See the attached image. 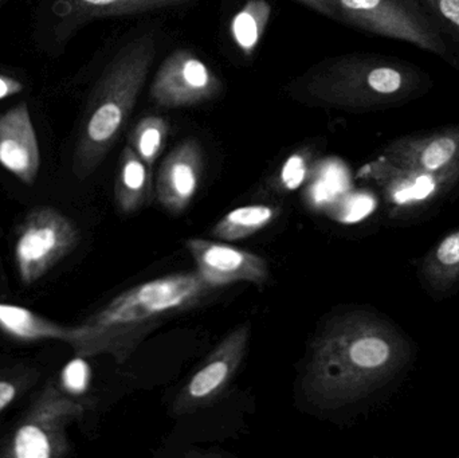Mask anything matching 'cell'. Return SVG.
<instances>
[{
	"label": "cell",
	"mask_w": 459,
	"mask_h": 458,
	"mask_svg": "<svg viewBox=\"0 0 459 458\" xmlns=\"http://www.w3.org/2000/svg\"><path fill=\"white\" fill-rule=\"evenodd\" d=\"M359 177L374 182L395 212L420 209L450 194L449 188L437 177L396 169L380 158L361 167Z\"/></svg>",
	"instance_id": "cell-13"
},
{
	"label": "cell",
	"mask_w": 459,
	"mask_h": 458,
	"mask_svg": "<svg viewBox=\"0 0 459 458\" xmlns=\"http://www.w3.org/2000/svg\"><path fill=\"white\" fill-rule=\"evenodd\" d=\"M23 91V83L11 75L0 74V99L15 96Z\"/></svg>",
	"instance_id": "cell-26"
},
{
	"label": "cell",
	"mask_w": 459,
	"mask_h": 458,
	"mask_svg": "<svg viewBox=\"0 0 459 458\" xmlns=\"http://www.w3.org/2000/svg\"><path fill=\"white\" fill-rule=\"evenodd\" d=\"M431 88L430 75L409 62L351 54L310 67L288 91L310 107L374 112L409 104Z\"/></svg>",
	"instance_id": "cell-3"
},
{
	"label": "cell",
	"mask_w": 459,
	"mask_h": 458,
	"mask_svg": "<svg viewBox=\"0 0 459 458\" xmlns=\"http://www.w3.org/2000/svg\"><path fill=\"white\" fill-rule=\"evenodd\" d=\"M307 160L305 155L291 156L290 160L283 167L281 172V183L288 190L299 187L307 175Z\"/></svg>",
	"instance_id": "cell-24"
},
{
	"label": "cell",
	"mask_w": 459,
	"mask_h": 458,
	"mask_svg": "<svg viewBox=\"0 0 459 458\" xmlns=\"http://www.w3.org/2000/svg\"><path fill=\"white\" fill-rule=\"evenodd\" d=\"M299 2L312 8V10L317 11V13H323V15L328 16V18L336 19L337 21L334 0H299Z\"/></svg>",
	"instance_id": "cell-27"
},
{
	"label": "cell",
	"mask_w": 459,
	"mask_h": 458,
	"mask_svg": "<svg viewBox=\"0 0 459 458\" xmlns=\"http://www.w3.org/2000/svg\"><path fill=\"white\" fill-rule=\"evenodd\" d=\"M0 331L13 341H59L69 344L74 327L58 324L26 307L0 303Z\"/></svg>",
	"instance_id": "cell-17"
},
{
	"label": "cell",
	"mask_w": 459,
	"mask_h": 458,
	"mask_svg": "<svg viewBox=\"0 0 459 458\" xmlns=\"http://www.w3.org/2000/svg\"><path fill=\"white\" fill-rule=\"evenodd\" d=\"M379 158L396 169L430 175L455 190L459 185V124L394 139Z\"/></svg>",
	"instance_id": "cell-8"
},
{
	"label": "cell",
	"mask_w": 459,
	"mask_h": 458,
	"mask_svg": "<svg viewBox=\"0 0 459 458\" xmlns=\"http://www.w3.org/2000/svg\"><path fill=\"white\" fill-rule=\"evenodd\" d=\"M418 280L431 298L442 301L459 290V228L439 239L418 261Z\"/></svg>",
	"instance_id": "cell-15"
},
{
	"label": "cell",
	"mask_w": 459,
	"mask_h": 458,
	"mask_svg": "<svg viewBox=\"0 0 459 458\" xmlns=\"http://www.w3.org/2000/svg\"><path fill=\"white\" fill-rule=\"evenodd\" d=\"M222 91L218 75L188 50H177L164 59L156 72L150 97L167 109L195 107L215 99Z\"/></svg>",
	"instance_id": "cell-10"
},
{
	"label": "cell",
	"mask_w": 459,
	"mask_h": 458,
	"mask_svg": "<svg viewBox=\"0 0 459 458\" xmlns=\"http://www.w3.org/2000/svg\"><path fill=\"white\" fill-rule=\"evenodd\" d=\"M334 5L337 21L410 43L449 64V48L420 0H334Z\"/></svg>",
	"instance_id": "cell-5"
},
{
	"label": "cell",
	"mask_w": 459,
	"mask_h": 458,
	"mask_svg": "<svg viewBox=\"0 0 459 458\" xmlns=\"http://www.w3.org/2000/svg\"><path fill=\"white\" fill-rule=\"evenodd\" d=\"M217 290L196 271L142 282L75 325L69 344L80 357L110 355L126 363L153 331L204 306Z\"/></svg>",
	"instance_id": "cell-2"
},
{
	"label": "cell",
	"mask_w": 459,
	"mask_h": 458,
	"mask_svg": "<svg viewBox=\"0 0 459 458\" xmlns=\"http://www.w3.org/2000/svg\"><path fill=\"white\" fill-rule=\"evenodd\" d=\"M281 210L270 204H248L231 210L221 218L212 234L222 241H240L266 229L280 217Z\"/></svg>",
	"instance_id": "cell-19"
},
{
	"label": "cell",
	"mask_w": 459,
	"mask_h": 458,
	"mask_svg": "<svg viewBox=\"0 0 459 458\" xmlns=\"http://www.w3.org/2000/svg\"><path fill=\"white\" fill-rule=\"evenodd\" d=\"M191 0H61L64 11H59L62 26L73 30L91 19L109 16L136 15L163 8L179 7Z\"/></svg>",
	"instance_id": "cell-16"
},
{
	"label": "cell",
	"mask_w": 459,
	"mask_h": 458,
	"mask_svg": "<svg viewBox=\"0 0 459 458\" xmlns=\"http://www.w3.org/2000/svg\"><path fill=\"white\" fill-rule=\"evenodd\" d=\"M80 241L77 226L53 207L31 210L24 217L13 245L19 280L32 285L74 250Z\"/></svg>",
	"instance_id": "cell-6"
},
{
	"label": "cell",
	"mask_w": 459,
	"mask_h": 458,
	"mask_svg": "<svg viewBox=\"0 0 459 458\" xmlns=\"http://www.w3.org/2000/svg\"><path fill=\"white\" fill-rule=\"evenodd\" d=\"M169 132V125L166 118L147 116L132 129L128 136V145L152 169L153 164L163 152Z\"/></svg>",
	"instance_id": "cell-21"
},
{
	"label": "cell",
	"mask_w": 459,
	"mask_h": 458,
	"mask_svg": "<svg viewBox=\"0 0 459 458\" xmlns=\"http://www.w3.org/2000/svg\"><path fill=\"white\" fill-rule=\"evenodd\" d=\"M83 408L53 384L46 385L39 397L18 425L3 456L11 458H56L69 451L66 428L82 416Z\"/></svg>",
	"instance_id": "cell-7"
},
{
	"label": "cell",
	"mask_w": 459,
	"mask_h": 458,
	"mask_svg": "<svg viewBox=\"0 0 459 458\" xmlns=\"http://www.w3.org/2000/svg\"><path fill=\"white\" fill-rule=\"evenodd\" d=\"M441 32L453 67L459 69V0H420Z\"/></svg>",
	"instance_id": "cell-22"
},
{
	"label": "cell",
	"mask_w": 459,
	"mask_h": 458,
	"mask_svg": "<svg viewBox=\"0 0 459 458\" xmlns=\"http://www.w3.org/2000/svg\"><path fill=\"white\" fill-rule=\"evenodd\" d=\"M415 359L411 339L369 309L332 319L313 344L304 392L323 409L355 405L406 376Z\"/></svg>",
	"instance_id": "cell-1"
},
{
	"label": "cell",
	"mask_w": 459,
	"mask_h": 458,
	"mask_svg": "<svg viewBox=\"0 0 459 458\" xmlns=\"http://www.w3.org/2000/svg\"><path fill=\"white\" fill-rule=\"evenodd\" d=\"M186 247L195 261L196 272L217 288L235 282L264 285L270 271L264 258L239 247L204 238H190Z\"/></svg>",
	"instance_id": "cell-11"
},
{
	"label": "cell",
	"mask_w": 459,
	"mask_h": 458,
	"mask_svg": "<svg viewBox=\"0 0 459 458\" xmlns=\"http://www.w3.org/2000/svg\"><path fill=\"white\" fill-rule=\"evenodd\" d=\"M0 166L24 185L37 180L40 151L26 102L0 115Z\"/></svg>",
	"instance_id": "cell-14"
},
{
	"label": "cell",
	"mask_w": 459,
	"mask_h": 458,
	"mask_svg": "<svg viewBox=\"0 0 459 458\" xmlns=\"http://www.w3.org/2000/svg\"><path fill=\"white\" fill-rule=\"evenodd\" d=\"M248 339L250 328L248 325H240L221 341L220 346L180 389L172 405L175 416H190L209 408L225 393L242 365Z\"/></svg>",
	"instance_id": "cell-9"
},
{
	"label": "cell",
	"mask_w": 459,
	"mask_h": 458,
	"mask_svg": "<svg viewBox=\"0 0 459 458\" xmlns=\"http://www.w3.org/2000/svg\"><path fill=\"white\" fill-rule=\"evenodd\" d=\"M23 379L18 376L4 374L0 376V413L4 411L8 406L13 405V401L19 397L22 392Z\"/></svg>",
	"instance_id": "cell-25"
},
{
	"label": "cell",
	"mask_w": 459,
	"mask_h": 458,
	"mask_svg": "<svg viewBox=\"0 0 459 458\" xmlns=\"http://www.w3.org/2000/svg\"><path fill=\"white\" fill-rule=\"evenodd\" d=\"M204 175V151L195 139L183 140L169 153L156 179L159 204L174 215L182 214L198 194Z\"/></svg>",
	"instance_id": "cell-12"
},
{
	"label": "cell",
	"mask_w": 459,
	"mask_h": 458,
	"mask_svg": "<svg viewBox=\"0 0 459 458\" xmlns=\"http://www.w3.org/2000/svg\"><path fill=\"white\" fill-rule=\"evenodd\" d=\"M91 371L85 358L77 355L62 368L61 390L67 395H82L91 385Z\"/></svg>",
	"instance_id": "cell-23"
},
{
	"label": "cell",
	"mask_w": 459,
	"mask_h": 458,
	"mask_svg": "<svg viewBox=\"0 0 459 458\" xmlns=\"http://www.w3.org/2000/svg\"><path fill=\"white\" fill-rule=\"evenodd\" d=\"M152 169L126 144L120 158L115 196L123 214H134L150 202L152 193Z\"/></svg>",
	"instance_id": "cell-18"
},
{
	"label": "cell",
	"mask_w": 459,
	"mask_h": 458,
	"mask_svg": "<svg viewBox=\"0 0 459 458\" xmlns=\"http://www.w3.org/2000/svg\"><path fill=\"white\" fill-rule=\"evenodd\" d=\"M158 51L155 32L126 43L108 65L91 94L78 136L73 169L80 179L96 171L126 126Z\"/></svg>",
	"instance_id": "cell-4"
},
{
	"label": "cell",
	"mask_w": 459,
	"mask_h": 458,
	"mask_svg": "<svg viewBox=\"0 0 459 458\" xmlns=\"http://www.w3.org/2000/svg\"><path fill=\"white\" fill-rule=\"evenodd\" d=\"M272 16V5L266 0H248L230 24L232 40L246 56L258 48Z\"/></svg>",
	"instance_id": "cell-20"
}]
</instances>
